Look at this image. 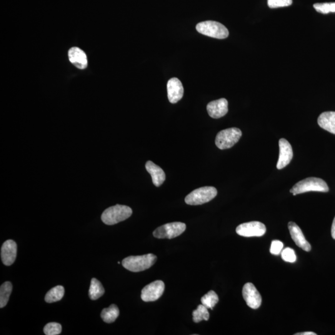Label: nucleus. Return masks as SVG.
Instances as JSON below:
<instances>
[{
    "label": "nucleus",
    "mask_w": 335,
    "mask_h": 335,
    "mask_svg": "<svg viewBox=\"0 0 335 335\" xmlns=\"http://www.w3.org/2000/svg\"><path fill=\"white\" fill-rule=\"evenodd\" d=\"M17 245L12 240H8L2 244L1 250V257L2 263L10 266L14 263L16 258Z\"/></svg>",
    "instance_id": "nucleus-14"
},
{
    "label": "nucleus",
    "mask_w": 335,
    "mask_h": 335,
    "mask_svg": "<svg viewBox=\"0 0 335 335\" xmlns=\"http://www.w3.org/2000/svg\"><path fill=\"white\" fill-rule=\"evenodd\" d=\"M202 304L207 309H213L216 305L218 303L219 297L214 291H211L205 294L201 298Z\"/></svg>",
    "instance_id": "nucleus-24"
},
{
    "label": "nucleus",
    "mask_w": 335,
    "mask_h": 335,
    "mask_svg": "<svg viewBox=\"0 0 335 335\" xmlns=\"http://www.w3.org/2000/svg\"><path fill=\"white\" fill-rule=\"evenodd\" d=\"M318 124L322 129L335 134V112H324L320 115Z\"/></svg>",
    "instance_id": "nucleus-18"
},
{
    "label": "nucleus",
    "mask_w": 335,
    "mask_h": 335,
    "mask_svg": "<svg viewBox=\"0 0 335 335\" xmlns=\"http://www.w3.org/2000/svg\"><path fill=\"white\" fill-rule=\"evenodd\" d=\"M165 284L162 281H156L147 285L142 289L141 298L144 302L157 301L163 295Z\"/></svg>",
    "instance_id": "nucleus-9"
},
{
    "label": "nucleus",
    "mask_w": 335,
    "mask_h": 335,
    "mask_svg": "<svg viewBox=\"0 0 335 335\" xmlns=\"http://www.w3.org/2000/svg\"><path fill=\"white\" fill-rule=\"evenodd\" d=\"M119 310L116 305L112 304L108 308H105L102 310L101 314V317L104 322L107 324H111L115 322L119 317Z\"/></svg>",
    "instance_id": "nucleus-19"
},
{
    "label": "nucleus",
    "mask_w": 335,
    "mask_h": 335,
    "mask_svg": "<svg viewBox=\"0 0 335 335\" xmlns=\"http://www.w3.org/2000/svg\"><path fill=\"white\" fill-rule=\"evenodd\" d=\"M242 136V131L236 127L223 130L217 135L216 146L221 150L231 148L239 142Z\"/></svg>",
    "instance_id": "nucleus-6"
},
{
    "label": "nucleus",
    "mask_w": 335,
    "mask_h": 335,
    "mask_svg": "<svg viewBox=\"0 0 335 335\" xmlns=\"http://www.w3.org/2000/svg\"><path fill=\"white\" fill-rule=\"evenodd\" d=\"M132 210L129 206L117 204L109 207L102 214L101 220L105 224L112 226L125 221L131 216Z\"/></svg>",
    "instance_id": "nucleus-2"
},
{
    "label": "nucleus",
    "mask_w": 335,
    "mask_h": 335,
    "mask_svg": "<svg viewBox=\"0 0 335 335\" xmlns=\"http://www.w3.org/2000/svg\"><path fill=\"white\" fill-rule=\"evenodd\" d=\"M266 231V226L261 222L257 221L241 224L236 229L237 233L245 237H261L264 236Z\"/></svg>",
    "instance_id": "nucleus-8"
},
{
    "label": "nucleus",
    "mask_w": 335,
    "mask_h": 335,
    "mask_svg": "<svg viewBox=\"0 0 335 335\" xmlns=\"http://www.w3.org/2000/svg\"><path fill=\"white\" fill-rule=\"evenodd\" d=\"M208 309L205 307L204 305H199L196 310L192 312V317H193V321L195 323H199L202 321H208L209 319V313Z\"/></svg>",
    "instance_id": "nucleus-23"
},
{
    "label": "nucleus",
    "mask_w": 335,
    "mask_h": 335,
    "mask_svg": "<svg viewBox=\"0 0 335 335\" xmlns=\"http://www.w3.org/2000/svg\"><path fill=\"white\" fill-rule=\"evenodd\" d=\"M44 332L46 335H59L62 332L61 325L56 322L49 323L44 327Z\"/></svg>",
    "instance_id": "nucleus-26"
},
{
    "label": "nucleus",
    "mask_w": 335,
    "mask_h": 335,
    "mask_svg": "<svg viewBox=\"0 0 335 335\" xmlns=\"http://www.w3.org/2000/svg\"><path fill=\"white\" fill-rule=\"evenodd\" d=\"M314 7L316 11L322 14H328L329 12H335V2H324L316 3Z\"/></svg>",
    "instance_id": "nucleus-25"
},
{
    "label": "nucleus",
    "mask_w": 335,
    "mask_h": 335,
    "mask_svg": "<svg viewBox=\"0 0 335 335\" xmlns=\"http://www.w3.org/2000/svg\"><path fill=\"white\" fill-rule=\"evenodd\" d=\"M316 334L314 333V332H303V333H298L296 334L295 335H316Z\"/></svg>",
    "instance_id": "nucleus-31"
},
{
    "label": "nucleus",
    "mask_w": 335,
    "mask_h": 335,
    "mask_svg": "<svg viewBox=\"0 0 335 335\" xmlns=\"http://www.w3.org/2000/svg\"><path fill=\"white\" fill-rule=\"evenodd\" d=\"M168 97L172 104L176 103L182 99L184 94V88L181 82L177 78L169 80L167 84Z\"/></svg>",
    "instance_id": "nucleus-12"
},
{
    "label": "nucleus",
    "mask_w": 335,
    "mask_h": 335,
    "mask_svg": "<svg viewBox=\"0 0 335 335\" xmlns=\"http://www.w3.org/2000/svg\"><path fill=\"white\" fill-rule=\"evenodd\" d=\"M70 61L77 68L84 70L87 66V60L86 54L79 47H72L69 51Z\"/></svg>",
    "instance_id": "nucleus-16"
},
{
    "label": "nucleus",
    "mask_w": 335,
    "mask_h": 335,
    "mask_svg": "<svg viewBox=\"0 0 335 335\" xmlns=\"http://www.w3.org/2000/svg\"><path fill=\"white\" fill-rule=\"evenodd\" d=\"M284 245L282 242L279 241H274L272 242L271 249H270V252L271 253L274 255H278L282 251Z\"/></svg>",
    "instance_id": "nucleus-29"
},
{
    "label": "nucleus",
    "mask_w": 335,
    "mask_h": 335,
    "mask_svg": "<svg viewBox=\"0 0 335 335\" xmlns=\"http://www.w3.org/2000/svg\"><path fill=\"white\" fill-rule=\"evenodd\" d=\"M332 236L335 240V217L332 226Z\"/></svg>",
    "instance_id": "nucleus-30"
},
{
    "label": "nucleus",
    "mask_w": 335,
    "mask_h": 335,
    "mask_svg": "<svg viewBox=\"0 0 335 335\" xmlns=\"http://www.w3.org/2000/svg\"><path fill=\"white\" fill-rule=\"evenodd\" d=\"M104 294V289L98 280L92 278L89 289V296L92 301L98 299Z\"/></svg>",
    "instance_id": "nucleus-20"
},
{
    "label": "nucleus",
    "mask_w": 335,
    "mask_h": 335,
    "mask_svg": "<svg viewBox=\"0 0 335 335\" xmlns=\"http://www.w3.org/2000/svg\"><path fill=\"white\" fill-rule=\"evenodd\" d=\"M288 227L292 239L297 246L302 250H304V251H311V246L309 242L307 241L306 238H305L304 234L302 233L300 227L293 222H289Z\"/></svg>",
    "instance_id": "nucleus-15"
},
{
    "label": "nucleus",
    "mask_w": 335,
    "mask_h": 335,
    "mask_svg": "<svg viewBox=\"0 0 335 335\" xmlns=\"http://www.w3.org/2000/svg\"><path fill=\"white\" fill-rule=\"evenodd\" d=\"M279 156L277 168L281 169L288 166L293 157V151L291 144L287 140L281 139L279 141Z\"/></svg>",
    "instance_id": "nucleus-11"
},
{
    "label": "nucleus",
    "mask_w": 335,
    "mask_h": 335,
    "mask_svg": "<svg viewBox=\"0 0 335 335\" xmlns=\"http://www.w3.org/2000/svg\"><path fill=\"white\" fill-rule=\"evenodd\" d=\"M292 4V0H267V5L270 8L289 6Z\"/></svg>",
    "instance_id": "nucleus-28"
},
{
    "label": "nucleus",
    "mask_w": 335,
    "mask_h": 335,
    "mask_svg": "<svg viewBox=\"0 0 335 335\" xmlns=\"http://www.w3.org/2000/svg\"><path fill=\"white\" fill-rule=\"evenodd\" d=\"M64 293L65 289L63 286L54 287L47 292L45 297V301L47 303H53V302L61 301L63 298Z\"/></svg>",
    "instance_id": "nucleus-21"
},
{
    "label": "nucleus",
    "mask_w": 335,
    "mask_h": 335,
    "mask_svg": "<svg viewBox=\"0 0 335 335\" xmlns=\"http://www.w3.org/2000/svg\"><path fill=\"white\" fill-rule=\"evenodd\" d=\"M196 30L200 34L219 39H226L229 35L227 27L217 21H207L199 22L197 24Z\"/></svg>",
    "instance_id": "nucleus-4"
},
{
    "label": "nucleus",
    "mask_w": 335,
    "mask_h": 335,
    "mask_svg": "<svg viewBox=\"0 0 335 335\" xmlns=\"http://www.w3.org/2000/svg\"><path fill=\"white\" fill-rule=\"evenodd\" d=\"M186 229V224L182 222H172L158 227L153 234L157 239H172L179 236Z\"/></svg>",
    "instance_id": "nucleus-7"
},
{
    "label": "nucleus",
    "mask_w": 335,
    "mask_h": 335,
    "mask_svg": "<svg viewBox=\"0 0 335 335\" xmlns=\"http://www.w3.org/2000/svg\"><path fill=\"white\" fill-rule=\"evenodd\" d=\"M207 112L214 119H219L226 116L228 112V101L225 98L210 102L207 106Z\"/></svg>",
    "instance_id": "nucleus-13"
},
{
    "label": "nucleus",
    "mask_w": 335,
    "mask_h": 335,
    "mask_svg": "<svg viewBox=\"0 0 335 335\" xmlns=\"http://www.w3.org/2000/svg\"><path fill=\"white\" fill-rule=\"evenodd\" d=\"M242 294L247 306L251 309H257L261 306L262 298L256 287L251 282L245 284Z\"/></svg>",
    "instance_id": "nucleus-10"
},
{
    "label": "nucleus",
    "mask_w": 335,
    "mask_h": 335,
    "mask_svg": "<svg viewBox=\"0 0 335 335\" xmlns=\"http://www.w3.org/2000/svg\"><path fill=\"white\" fill-rule=\"evenodd\" d=\"M12 290V286L10 282H5L1 285L0 287V308L6 306Z\"/></svg>",
    "instance_id": "nucleus-22"
},
{
    "label": "nucleus",
    "mask_w": 335,
    "mask_h": 335,
    "mask_svg": "<svg viewBox=\"0 0 335 335\" xmlns=\"http://www.w3.org/2000/svg\"><path fill=\"white\" fill-rule=\"evenodd\" d=\"M157 257L152 253L142 256H131L126 257L122 262L125 268L132 272H141L148 269L156 262Z\"/></svg>",
    "instance_id": "nucleus-1"
},
{
    "label": "nucleus",
    "mask_w": 335,
    "mask_h": 335,
    "mask_svg": "<svg viewBox=\"0 0 335 335\" xmlns=\"http://www.w3.org/2000/svg\"><path fill=\"white\" fill-rule=\"evenodd\" d=\"M217 191L216 187L205 186L199 187L190 192L185 198V202L191 206H197L207 203L217 196Z\"/></svg>",
    "instance_id": "nucleus-5"
},
{
    "label": "nucleus",
    "mask_w": 335,
    "mask_h": 335,
    "mask_svg": "<svg viewBox=\"0 0 335 335\" xmlns=\"http://www.w3.org/2000/svg\"><path fill=\"white\" fill-rule=\"evenodd\" d=\"M146 168L147 171L151 175L155 186H161L166 179V173L164 170L151 161L147 162Z\"/></svg>",
    "instance_id": "nucleus-17"
},
{
    "label": "nucleus",
    "mask_w": 335,
    "mask_h": 335,
    "mask_svg": "<svg viewBox=\"0 0 335 335\" xmlns=\"http://www.w3.org/2000/svg\"><path fill=\"white\" fill-rule=\"evenodd\" d=\"M329 191V187L326 182L323 179L315 177H308L297 182L290 190V192L294 196L309 191L327 192Z\"/></svg>",
    "instance_id": "nucleus-3"
},
{
    "label": "nucleus",
    "mask_w": 335,
    "mask_h": 335,
    "mask_svg": "<svg viewBox=\"0 0 335 335\" xmlns=\"http://www.w3.org/2000/svg\"><path fill=\"white\" fill-rule=\"evenodd\" d=\"M282 259L285 261L289 262H294L296 261L297 256L294 250L291 248H286L283 250L281 252Z\"/></svg>",
    "instance_id": "nucleus-27"
}]
</instances>
